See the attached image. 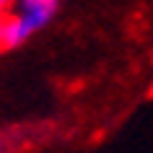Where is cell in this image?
I'll use <instances>...</instances> for the list:
<instances>
[{
	"instance_id": "obj_3",
	"label": "cell",
	"mask_w": 153,
	"mask_h": 153,
	"mask_svg": "<svg viewBox=\"0 0 153 153\" xmlns=\"http://www.w3.org/2000/svg\"><path fill=\"white\" fill-rule=\"evenodd\" d=\"M0 49H3V16H0Z\"/></svg>"
},
{
	"instance_id": "obj_1",
	"label": "cell",
	"mask_w": 153,
	"mask_h": 153,
	"mask_svg": "<svg viewBox=\"0 0 153 153\" xmlns=\"http://www.w3.org/2000/svg\"><path fill=\"white\" fill-rule=\"evenodd\" d=\"M60 8V0H18L16 8L3 16V49L24 44L34 31L52 21Z\"/></svg>"
},
{
	"instance_id": "obj_2",
	"label": "cell",
	"mask_w": 153,
	"mask_h": 153,
	"mask_svg": "<svg viewBox=\"0 0 153 153\" xmlns=\"http://www.w3.org/2000/svg\"><path fill=\"white\" fill-rule=\"evenodd\" d=\"M18 0H0V16H5V13H10V10L16 8Z\"/></svg>"
}]
</instances>
